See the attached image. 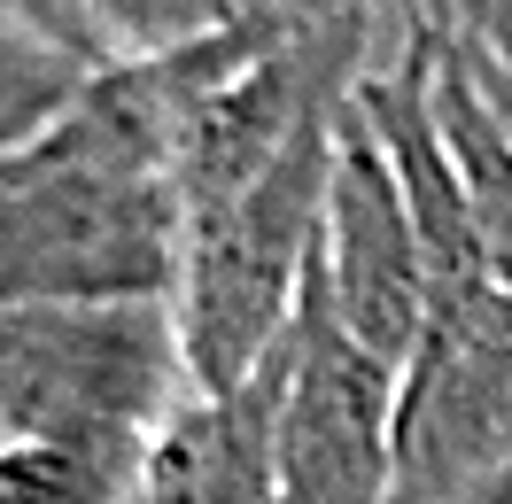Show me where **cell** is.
I'll use <instances>...</instances> for the list:
<instances>
[{
	"label": "cell",
	"instance_id": "2",
	"mask_svg": "<svg viewBox=\"0 0 512 504\" xmlns=\"http://www.w3.org/2000/svg\"><path fill=\"white\" fill-rule=\"evenodd\" d=\"M334 117L342 109L311 117L241 194H225L179 225V272H171L163 311L179 334L187 388H241L288 342V318L303 303L311 256H319Z\"/></svg>",
	"mask_w": 512,
	"mask_h": 504
},
{
	"label": "cell",
	"instance_id": "13",
	"mask_svg": "<svg viewBox=\"0 0 512 504\" xmlns=\"http://www.w3.org/2000/svg\"><path fill=\"white\" fill-rule=\"evenodd\" d=\"M249 8H280V16H311V24L319 16H388V24L412 16V0H249Z\"/></svg>",
	"mask_w": 512,
	"mask_h": 504
},
{
	"label": "cell",
	"instance_id": "15",
	"mask_svg": "<svg viewBox=\"0 0 512 504\" xmlns=\"http://www.w3.org/2000/svg\"><path fill=\"white\" fill-rule=\"evenodd\" d=\"M466 504H512V466L497 473V481H489V489H481V497H466Z\"/></svg>",
	"mask_w": 512,
	"mask_h": 504
},
{
	"label": "cell",
	"instance_id": "1",
	"mask_svg": "<svg viewBox=\"0 0 512 504\" xmlns=\"http://www.w3.org/2000/svg\"><path fill=\"white\" fill-rule=\"evenodd\" d=\"M179 272V194L148 63H101L47 132L0 156L8 303H163Z\"/></svg>",
	"mask_w": 512,
	"mask_h": 504
},
{
	"label": "cell",
	"instance_id": "4",
	"mask_svg": "<svg viewBox=\"0 0 512 504\" xmlns=\"http://www.w3.org/2000/svg\"><path fill=\"white\" fill-rule=\"evenodd\" d=\"M512 466V295L458 280L427 295L412 357L396 365L388 504H466Z\"/></svg>",
	"mask_w": 512,
	"mask_h": 504
},
{
	"label": "cell",
	"instance_id": "7",
	"mask_svg": "<svg viewBox=\"0 0 512 504\" xmlns=\"http://www.w3.org/2000/svg\"><path fill=\"white\" fill-rule=\"evenodd\" d=\"M280 373L288 342L241 388H187L132 466V504H280Z\"/></svg>",
	"mask_w": 512,
	"mask_h": 504
},
{
	"label": "cell",
	"instance_id": "3",
	"mask_svg": "<svg viewBox=\"0 0 512 504\" xmlns=\"http://www.w3.org/2000/svg\"><path fill=\"white\" fill-rule=\"evenodd\" d=\"M187 396L163 303H8L0 311V442H55L140 466Z\"/></svg>",
	"mask_w": 512,
	"mask_h": 504
},
{
	"label": "cell",
	"instance_id": "6",
	"mask_svg": "<svg viewBox=\"0 0 512 504\" xmlns=\"http://www.w3.org/2000/svg\"><path fill=\"white\" fill-rule=\"evenodd\" d=\"M319 295L342 318L357 349H373L381 365H404L427 318V256H419L412 210L388 179V156L373 132L342 101L334 117V171H326V218H319Z\"/></svg>",
	"mask_w": 512,
	"mask_h": 504
},
{
	"label": "cell",
	"instance_id": "12",
	"mask_svg": "<svg viewBox=\"0 0 512 504\" xmlns=\"http://www.w3.org/2000/svg\"><path fill=\"white\" fill-rule=\"evenodd\" d=\"M419 24H435V32L481 63L497 86H512V0H412Z\"/></svg>",
	"mask_w": 512,
	"mask_h": 504
},
{
	"label": "cell",
	"instance_id": "8",
	"mask_svg": "<svg viewBox=\"0 0 512 504\" xmlns=\"http://www.w3.org/2000/svg\"><path fill=\"white\" fill-rule=\"evenodd\" d=\"M419 39H427V101H435L443 148L458 163V187H466V225H474L481 272L512 295V132L497 125L474 63L435 24H419Z\"/></svg>",
	"mask_w": 512,
	"mask_h": 504
},
{
	"label": "cell",
	"instance_id": "10",
	"mask_svg": "<svg viewBox=\"0 0 512 504\" xmlns=\"http://www.w3.org/2000/svg\"><path fill=\"white\" fill-rule=\"evenodd\" d=\"M101 63H163L249 16V0H70Z\"/></svg>",
	"mask_w": 512,
	"mask_h": 504
},
{
	"label": "cell",
	"instance_id": "5",
	"mask_svg": "<svg viewBox=\"0 0 512 504\" xmlns=\"http://www.w3.org/2000/svg\"><path fill=\"white\" fill-rule=\"evenodd\" d=\"M388 419L396 365L342 334L311 272L280 373V504H388Z\"/></svg>",
	"mask_w": 512,
	"mask_h": 504
},
{
	"label": "cell",
	"instance_id": "14",
	"mask_svg": "<svg viewBox=\"0 0 512 504\" xmlns=\"http://www.w3.org/2000/svg\"><path fill=\"white\" fill-rule=\"evenodd\" d=\"M474 78H481V94H489V109H497V125L512 132V86H497V78H489L481 63H474Z\"/></svg>",
	"mask_w": 512,
	"mask_h": 504
},
{
	"label": "cell",
	"instance_id": "11",
	"mask_svg": "<svg viewBox=\"0 0 512 504\" xmlns=\"http://www.w3.org/2000/svg\"><path fill=\"white\" fill-rule=\"evenodd\" d=\"M0 504H132V466L55 442H0Z\"/></svg>",
	"mask_w": 512,
	"mask_h": 504
},
{
	"label": "cell",
	"instance_id": "9",
	"mask_svg": "<svg viewBox=\"0 0 512 504\" xmlns=\"http://www.w3.org/2000/svg\"><path fill=\"white\" fill-rule=\"evenodd\" d=\"M94 70L101 63H86L78 47L32 32L24 16H8V8H0V156H8V148H24L32 132L55 125Z\"/></svg>",
	"mask_w": 512,
	"mask_h": 504
}]
</instances>
